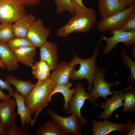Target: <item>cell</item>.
Instances as JSON below:
<instances>
[{
  "label": "cell",
  "instance_id": "1",
  "mask_svg": "<svg viewBox=\"0 0 135 135\" xmlns=\"http://www.w3.org/2000/svg\"><path fill=\"white\" fill-rule=\"evenodd\" d=\"M56 84L50 77L46 80L37 82L28 95L24 98V103L32 114L35 115L33 125L42 110L47 106L51 93Z\"/></svg>",
  "mask_w": 135,
  "mask_h": 135
},
{
  "label": "cell",
  "instance_id": "2",
  "mask_svg": "<svg viewBox=\"0 0 135 135\" xmlns=\"http://www.w3.org/2000/svg\"><path fill=\"white\" fill-rule=\"evenodd\" d=\"M101 40L100 39L90 58L87 59H82L74 53L73 59L69 63V65L74 66L77 64H79L80 66L78 70H72L70 80H80L86 79L88 83V92L92 89L93 80L97 65L96 62L98 55V48Z\"/></svg>",
  "mask_w": 135,
  "mask_h": 135
},
{
  "label": "cell",
  "instance_id": "3",
  "mask_svg": "<svg viewBox=\"0 0 135 135\" xmlns=\"http://www.w3.org/2000/svg\"><path fill=\"white\" fill-rule=\"evenodd\" d=\"M72 16L66 24L57 30L58 36L67 37L73 32H89L95 24L97 18L94 10L91 8L86 12L74 14Z\"/></svg>",
  "mask_w": 135,
  "mask_h": 135
},
{
  "label": "cell",
  "instance_id": "4",
  "mask_svg": "<svg viewBox=\"0 0 135 135\" xmlns=\"http://www.w3.org/2000/svg\"><path fill=\"white\" fill-rule=\"evenodd\" d=\"M107 71L106 70L101 69L96 65L93 82V88L89 92L95 102L99 97L106 99L107 96L113 95L116 91L112 92L110 87L118 83L116 82H110L105 80L104 76Z\"/></svg>",
  "mask_w": 135,
  "mask_h": 135
},
{
  "label": "cell",
  "instance_id": "5",
  "mask_svg": "<svg viewBox=\"0 0 135 135\" xmlns=\"http://www.w3.org/2000/svg\"><path fill=\"white\" fill-rule=\"evenodd\" d=\"M48 115L54 120L65 135H80L83 124L80 119L74 114L64 117L60 116L54 111L47 109Z\"/></svg>",
  "mask_w": 135,
  "mask_h": 135
},
{
  "label": "cell",
  "instance_id": "6",
  "mask_svg": "<svg viewBox=\"0 0 135 135\" xmlns=\"http://www.w3.org/2000/svg\"><path fill=\"white\" fill-rule=\"evenodd\" d=\"M26 14L24 6L18 0H0V23L14 22Z\"/></svg>",
  "mask_w": 135,
  "mask_h": 135
},
{
  "label": "cell",
  "instance_id": "7",
  "mask_svg": "<svg viewBox=\"0 0 135 135\" xmlns=\"http://www.w3.org/2000/svg\"><path fill=\"white\" fill-rule=\"evenodd\" d=\"M135 10V4L125 10L112 16L103 18L98 22L97 28L100 32L120 30L127 19Z\"/></svg>",
  "mask_w": 135,
  "mask_h": 135
},
{
  "label": "cell",
  "instance_id": "8",
  "mask_svg": "<svg viewBox=\"0 0 135 135\" xmlns=\"http://www.w3.org/2000/svg\"><path fill=\"white\" fill-rule=\"evenodd\" d=\"M84 86L82 83L77 84L75 92L70 100L68 103V107L66 112L68 114H74L81 120L83 124L87 125L86 119L83 117L81 114V109L84 106L86 100H90L94 104L100 106L92 100L89 92H86L84 90Z\"/></svg>",
  "mask_w": 135,
  "mask_h": 135
},
{
  "label": "cell",
  "instance_id": "9",
  "mask_svg": "<svg viewBox=\"0 0 135 135\" xmlns=\"http://www.w3.org/2000/svg\"><path fill=\"white\" fill-rule=\"evenodd\" d=\"M112 36L109 38L101 37L100 39L106 42L103 51L104 54H109L114 50L116 46L122 42L127 47L135 44V31L126 32L120 30H116L110 32Z\"/></svg>",
  "mask_w": 135,
  "mask_h": 135
},
{
  "label": "cell",
  "instance_id": "10",
  "mask_svg": "<svg viewBox=\"0 0 135 135\" xmlns=\"http://www.w3.org/2000/svg\"><path fill=\"white\" fill-rule=\"evenodd\" d=\"M50 34V29L46 27L43 21L39 18L32 24L26 37L33 46L39 48L47 41V38Z\"/></svg>",
  "mask_w": 135,
  "mask_h": 135
},
{
  "label": "cell",
  "instance_id": "11",
  "mask_svg": "<svg viewBox=\"0 0 135 135\" xmlns=\"http://www.w3.org/2000/svg\"><path fill=\"white\" fill-rule=\"evenodd\" d=\"M132 86L133 84H131L124 89L116 91L111 98H107L105 103L102 102L100 107L104 110L98 116V118L104 119L110 118L115 111L123 106L124 93L132 88Z\"/></svg>",
  "mask_w": 135,
  "mask_h": 135
},
{
  "label": "cell",
  "instance_id": "12",
  "mask_svg": "<svg viewBox=\"0 0 135 135\" xmlns=\"http://www.w3.org/2000/svg\"><path fill=\"white\" fill-rule=\"evenodd\" d=\"M92 126L91 130L93 135H106L113 131H117L124 134L126 124L116 123L105 119L103 121L92 120Z\"/></svg>",
  "mask_w": 135,
  "mask_h": 135
},
{
  "label": "cell",
  "instance_id": "13",
  "mask_svg": "<svg viewBox=\"0 0 135 135\" xmlns=\"http://www.w3.org/2000/svg\"><path fill=\"white\" fill-rule=\"evenodd\" d=\"M16 103L14 99L10 98L0 102V119L6 127L9 126L15 122L17 115L14 109Z\"/></svg>",
  "mask_w": 135,
  "mask_h": 135
},
{
  "label": "cell",
  "instance_id": "14",
  "mask_svg": "<svg viewBox=\"0 0 135 135\" xmlns=\"http://www.w3.org/2000/svg\"><path fill=\"white\" fill-rule=\"evenodd\" d=\"M39 48L40 60L46 62L53 70L58 63V45L47 41Z\"/></svg>",
  "mask_w": 135,
  "mask_h": 135
},
{
  "label": "cell",
  "instance_id": "15",
  "mask_svg": "<svg viewBox=\"0 0 135 135\" xmlns=\"http://www.w3.org/2000/svg\"><path fill=\"white\" fill-rule=\"evenodd\" d=\"M75 66L70 65L66 61L61 62L58 63L50 77L56 85H62L69 82L70 77Z\"/></svg>",
  "mask_w": 135,
  "mask_h": 135
},
{
  "label": "cell",
  "instance_id": "16",
  "mask_svg": "<svg viewBox=\"0 0 135 135\" xmlns=\"http://www.w3.org/2000/svg\"><path fill=\"white\" fill-rule=\"evenodd\" d=\"M0 59L9 72L18 68V62L14 52L7 43L0 42Z\"/></svg>",
  "mask_w": 135,
  "mask_h": 135
},
{
  "label": "cell",
  "instance_id": "17",
  "mask_svg": "<svg viewBox=\"0 0 135 135\" xmlns=\"http://www.w3.org/2000/svg\"><path fill=\"white\" fill-rule=\"evenodd\" d=\"M15 99L17 106V114L20 116V119L21 127L25 128V125L30 124L33 126V119L31 118L32 114L24 103V98L16 90L14 91L12 95Z\"/></svg>",
  "mask_w": 135,
  "mask_h": 135
},
{
  "label": "cell",
  "instance_id": "18",
  "mask_svg": "<svg viewBox=\"0 0 135 135\" xmlns=\"http://www.w3.org/2000/svg\"><path fill=\"white\" fill-rule=\"evenodd\" d=\"M98 6L99 14L102 18L113 15L127 8L118 0H98Z\"/></svg>",
  "mask_w": 135,
  "mask_h": 135
},
{
  "label": "cell",
  "instance_id": "19",
  "mask_svg": "<svg viewBox=\"0 0 135 135\" xmlns=\"http://www.w3.org/2000/svg\"><path fill=\"white\" fill-rule=\"evenodd\" d=\"M36 20L32 14H27L14 22L12 28L14 37H26L29 28Z\"/></svg>",
  "mask_w": 135,
  "mask_h": 135
},
{
  "label": "cell",
  "instance_id": "20",
  "mask_svg": "<svg viewBox=\"0 0 135 135\" xmlns=\"http://www.w3.org/2000/svg\"><path fill=\"white\" fill-rule=\"evenodd\" d=\"M36 48L34 46H32L13 50L18 62L31 67L36 56Z\"/></svg>",
  "mask_w": 135,
  "mask_h": 135
},
{
  "label": "cell",
  "instance_id": "21",
  "mask_svg": "<svg viewBox=\"0 0 135 135\" xmlns=\"http://www.w3.org/2000/svg\"><path fill=\"white\" fill-rule=\"evenodd\" d=\"M6 81L11 85H13L16 90L22 96L26 97L34 86L31 80H24L16 78L12 74H8L6 76Z\"/></svg>",
  "mask_w": 135,
  "mask_h": 135
},
{
  "label": "cell",
  "instance_id": "22",
  "mask_svg": "<svg viewBox=\"0 0 135 135\" xmlns=\"http://www.w3.org/2000/svg\"><path fill=\"white\" fill-rule=\"evenodd\" d=\"M72 86V84L70 82L62 85L56 84L50 96V99L52 101V98L54 94L57 93H60L62 94L64 101L63 110L66 112L68 108L69 102L75 91L76 88L70 89Z\"/></svg>",
  "mask_w": 135,
  "mask_h": 135
},
{
  "label": "cell",
  "instance_id": "23",
  "mask_svg": "<svg viewBox=\"0 0 135 135\" xmlns=\"http://www.w3.org/2000/svg\"><path fill=\"white\" fill-rule=\"evenodd\" d=\"M34 133L37 135H65L56 123L52 120L42 124Z\"/></svg>",
  "mask_w": 135,
  "mask_h": 135
},
{
  "label": "cell",
  "instance_id": "24",
  "mask_svg": "<svg viewBox=\"0 0 135 135\" xmlns=\"http://www.w3.org/2000/svg\"><path fill=\"white\" fill-rule=\"evenodd\" d=\"M125 48L122 50L121 57L122 62L130 70V73L126 79L130 85L133 84L135 80V62L125 51Z\"/></svg>",
  "mask_w": 135,
  "mask_h": 135
},
{
  "label": "cell",
  "instance_id": "25",
  "mask_svg": "<svg viewBox=\"0 0 135 135\" xmlns=\"http://www.w3.org/2000/svg\"><path fill=\"white\" fill-rule=\"evenodd\" d=\"M123 112H135V88H131L129 91L123 94Z\"/></svg>",
  "mask_w": 135,
  "mask_h": 135
},
{
  "label": "cell",
  "instance_id": "26",
  "mask_svg": "<svg viewBox=\"0 0 135 135\" xmlns=\"http://www.w3.org/2000/svg\"><path fill=\"white\" fill-rule=\"evenodd\" d=\"M12 23L5 22L0 24V42L8 43L15 37Z\"/></svg>",
  "mask_w": 135,
  "mask_h": 135
},
{
  "label": "cell",
  "instance_id": "27",
  "mask_svg": "<svg viewBox=\"0 0 135 135\" xmlns=\"http://www.w3.org/2000/svg\"><path fill=\"white\" fill-rule=\"evenodd\" d=\"M54 1L57 14H62L64 12H68L72 16L74 15V8L70 0H54Z\"/></svg>",
  "mask_w": 135,
  "mask_h": 135
},
{
  "label": "cell",
  "instance_id": "28",
  "mask_svg": "<svg viewBox=\"0 0 135 135\" xmlns=\"http://www.w3.org/2000/svg\"><path fill=\"white\" fill-rule=\"evenodd\" d=\"M6 135H31L29 129L20 126L15 122L10 126L6 127Z\"/></svg>",
  "mask_w": 135,
  "mask_h": 135
},
{
  "label": "cell",
  "instance_id": "29",
  "mask_svg": "<svg viewBox=\"0 0 135 135\" xmlns=\"http://www.w3.org/2000/svg\"><path fill=\"white\" fill-rule=\"evenodd\" d=\"M7 43L13 50L33 46L26 37L21 38L15 37Z\"/></svg>",
  "mask_w": 135,
  "mask_h": 135
},
{
  "label": "cell",
  "instance_id": "30",
  "mask_svg": "<svg viewBox=\"0 0 135 135\" xmlns=\"http://www.w3.org/2000/svg\"><path fill=\"white\" fill-rule=\"evenodd\" d=\"M120 30L128 32L135 31V10L127 19Z\"/></svg>",
  "mask_w": 135,
  "mask_h": 135
},
{
  "label": "cell",
  "instance_id": "31",
  "mask_svg": "<svg viewBox=\"0 0 135 135\" xmlns=\"http://www.w3.org/2000/svg\"><path fill=\"white\" fill-rule=\"evenodd\" d=\"M70 0L74 8V14L86 12L90 8L86 6L83 4L82 0Z\"/></svg>",
  "mask_w": 135,
  "mask_h": 135
},
{
  "label": "cell",
  "instance_id": "32",
  "mask_svg": "<svg viewBox=\"0 0 135 135\" xmlns=\"http://www.w3.org/2000/svg\"><path fill=\"white\" fill-rule=\"evenodd\" d=\"M32 73L34 78L37 80V82L44 81L50 77V72L42 70H32Z\"/></svg>",
  "mask_w": 135,
  "mask_h": 135
},
{
  "label": "cell",
  "instance_id": "33",
  "mask_svg": "<svg viewBox=\"0 0 135 135\" xmlns=\"http://www.w3.org/2000/svg\"><path fill=\"white\" fill-rule=\"evenodd\" d=\"M32 70H40L48 72H50L51 69L46 62L40 60L39 61L36 62L31 67Z\"/></svg>",
  "mask_w": 135,
  "mask_h": 135
},
{
  "label": "cell",
  "instance_id": "34",
  "mask_svg": "<svg viewBox=\"0 0 135 135\" xmlns=\"http://www.w3.org/2000/svg\"><path fill=\"white\" fill-rule=\"evenodd\" d=\"M126 135H135V122H134L130 119H128L124 127V134L128 131Z\"/></svg>",
  "mask_w": 135,
  "mask_h": 135
},
{
  "label": "cell",
  "instance_id": "35",
  "mask_svg": "<svg viewBox=\"0 0 135 135\" xmlns=\"http://www.w3.org/2000/svg\"><path fill=\"white\" fill-rule=\"evenodd\" d=\"M0 89L2 91L4 90H6L8 91L9 94L11 96L14 93V89L11 86L8 82L4 81L0 78Z\"/></svg>",
  "mask_w": 135,
  "mask_h": 135
},
{
  "label": "cell",
  "instance_id": "36",
  "mask_svg": "<svg viewBox=\"0 0 135 135\" xmlns=\"http://www.w3.org/2000/svg\"><path fill=\"white\" fill-rule=\"evenodd\" d=\"M24 6H31L38 4L42 0H18Z\"/></svg>",
  "mask_w": 135,
  "mask_h": 135
},
{
  "label": "cell",
  "instance_id": "37",
  "mask_svg": "<svg viewBox=\"0 0 135 135\" xmlns=\"http://www.w3.org/2000/svg\"><path fill=\"white\" fill-rule=\"evenodd\" d=\"M124 6L127 8L135 4V0H118Z\"/></svg>",
  "mask_w": 135,
  "mask_h": 135
},
{
  "label": "cell",
  "instance_id": "38",
  "mask_svg": "<svg viewBox=\"0 0 135 135\" xmlns=\"http://www.w3.org/2000/svg\"><path fill=\"white\" fill-rule=\"evenodd\" d=\"M11 96L9 94L4 93L0 89V100H3L10 98Z\"/></svg>",
  "mask_w": 135,
  "mask_h": 135
},
{
  "label": "cell",
  "instance_id": "39",
  "mask_svg": "<svg viewBox=\"0 0 135 135\" xmlns=\"http://www.w3.org/2000/svg\"><path fill=\"white\" fill-rule=\"evenodd\" d=\"M6 130L5 126L0 123V135H6Z\"/></svg>",
  "mask_w": 135,
  "mask_h": 135
},
{
  "label": "cell",
  "instance_id": "40",
  "mask_svg": "<svg viewBox=\"0 0 135 135\" xmlns=\"http://www.w3.org/2000/svg\"><path fill=\"white\" fill-rule=\"evenodd\" d=\"M0 68L4 70L6 69V67L3 64L0 59Z\"/></svg>",
  "mask_w": 135,
  "mask_h": 135
},
{
  "label": "cell",
  "instance_id": "41",
  "mask_svg": "<svg viewBox=\"0 0 135 135\" xmlns=\"http://www.w3.org/2000/svg\"><path fill=\"white\" fill-rule=\"evenodd\" d=\"M135 45H134V46L133 47V48L132 49V56L134 58H135Z\"/></svg>",
  "mask_w": 135,
  "mask_h": 135
},
{
  "label": "cell",
  "instance_id": "42",
  "mask_svg": "<svg viewBox=\"0 0 135 135\" xmlns=\"http://www.w3.org/2000/svg\"><path fill=\"white\" fill-rule=\"evenodd\" d=\"M1 121H0V123H1Z\"/></svg>",
  "mask_w": 135,
  "mask_h": 135
},
{
  "label": "cell",
  "instance_id": "43",
  "mask_svg": "<svg viewBox=\"0 0 135 135\" xmlns=\"http://www.w3.org/2000/svg\"></svg>",
  "mask_w": 135,
  "mask_h": 135
}]
</instances>
